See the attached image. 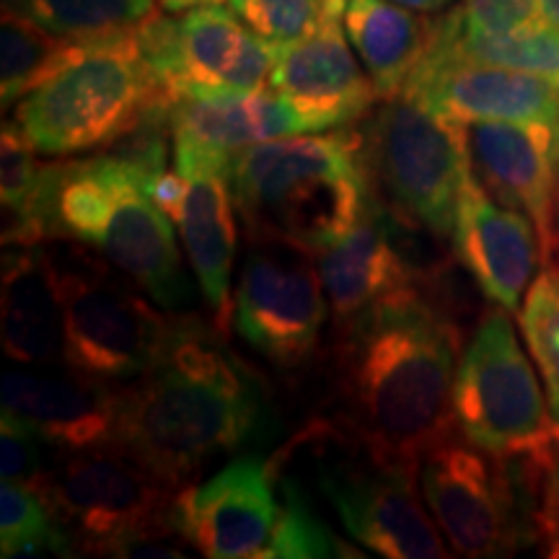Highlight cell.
I'll return each mask as SVG.
<instances>
[{
  "label": "cell",
  "mask_w": 559,
  "mask_h": 559,
  "mask_svg": "<svg viewBox=\"0 0 559 559\" xmlns=\"http://www.w3.org/2000/svg\"><path fill=\"white\" fill-rule=\"evenodd\" d=\"M140 50L171 102L190 94L270 88L277 45L249 29L234 9L213 3L181 16H153L138 29Z\"/></svg>",
  "instance_id": "7c38bea8"
},
{
  "label": "cell",
  "mask_w": 559,
  "mask_h": 559,
  "mask_svg": "<svg viewBox=\"0 0 559 559\" xmlns=\"http://www.w3.org/2000/svg\"><path fill=\"white\" fill-rule=\"evenodd\" d=\"M544 549H547V551H544V555H547V557L559 559V534L551 536V539H549L547 544H544Z\"/></svg>",
  "instance_id": "ab89813d"
},
{
  "label": "cell",
  "mask_w": 559,
  "mask_h": 559,
  "mask_svg": "<svg viewBox=\"0 0 559 559\" xmlns=\"http://www.w3.org/2000/svg\"><path fill=\"white\" fill-rule=\"evenodd\" d=\"M519 330L559 423V264H544L519 309Z\"/></svg>",
  "instance_id": "f546056e"
},
{
  "label": "cell",
  "mask_w": 559,
  "mask_h": 559,
  "mask_svg": "<svg viewBox=\"0 0 559 559\" xmlns=\"http://www.w3.org/2000/svg\"><path fill=\"white\" fill-rule=\"evenodd\" d=\"M86 41L60 37L24 13L3 9L0 21V99L9 109L73 62Z\"/></svg>",
  "instance_id": "4316f807"
},
{
  "label": "cell",
  "mask_w": 559,
  "mask_h": 559,
  "mask_svg": "<svg viewBox=\"0 0 559 559\" xmlns=\"http://www.w3.org/2000/svg\"><path fill=\"white\" fill-rule=\"evenodd\" d=\"M453 425L469 443L500 459H542L557 451L559 423L547 389L502 306L481 313L461 349Z\"/></svg>",
  "instance_id": "8fae6325"
},
{
  "label": "cell",
  "mask_w": 559,
  "mask_h": 559,
  "mask_svg": "<svg viewBox=\"0 0 559 559\" xmlns=\"http://www.w3.org/2000/svg\"><path fill=\"white\" fill-rule=\"evenodd\" d=\"M223 3V0H158V5L169 13H185L192 9H200V5H213Z\"/></svg>",
  "instance_id": "74e56055"
},
{
  "label": "cell",
  "mask_w": 559,
  "mask_h": 559,
  "mask_svg": "<svg viewBox=\"0 0 559 559\" xmlns=\"http://www.w3.org/2000/svg\"><path fill=\"white\" fill-rule=\"evenodd\" d=\"M539 534L542 547L559 534V445L544 464L542 500H539Z\"/></svg>",
  "instance_id": "d590c367"
},
{
  "label": "cell",
  "mask_w": 559,
  "mask_h": 559,
  "mask_svg": "<svg viewBox=\"0 0 559 559\" xmlns=\"http://www.w3.org/2000/svg\"><path fill=\"white\" fill-rule=\"evenodd\" d=\"M148 171L102 151L60 158L45 169L47 241L73 239L96 249L166 311H187L194 285L171 221L145 192Z\"/></svg>",
  "instance_id": "277c9868"
},
{
  "label": "cell",
  "mask_w": 559,
  "mask_h": 559,
  "mask_svg": "<svg viewBox=\"0 0 559 559\" xmlns=\"http://www.w3.org/2000/svg\"><path fill=\"white\" fill-rule=\"evenodd\" d=\"M66 317V366L91 379L130 383L169 345L177 311H166L86 243L50 239Z\"/></svg>",
  "instance_id": "9c48e42d"
},
{
  "label": "cell",
  "mask_w": 559,
  "mask_h": 559,
  "mask_svg": "<svg viewBox=\"0 0 559 559\" xmlns=\"http://www.w3.org/2000/svg\"><path fill=\"white\" fill-rule=\"evenodd\" d=\"M298 440L311 453L313 489L355 544L389 559L451 557L423 506L419 461L383 456L337 423H313Z\"/></svg>",
  "instance_id": "ba28073f"
},
{
  "label": "cell",
  "mask_w": 559,
  "mask_h": 559,
  "mask_svg": "<svg viewBox=\"0 0 559 559\" xmlns=\"http://www.w3.org/2000/svg\"><path fill=\"white\" fill-rule=\"evenodd\" d=\"M145 192H148L153 205H156L166 218L177 223L181 207H185L187 192H190V179L177 169L153 171L145 177Z\"/></svg>",
  "instance_id": "e575fe53"
},
{
  "label": "cell",
  "mask_w": 559,
  "mask_h": 559,
  "mask_svg": "<svg viewBox=\"0 0 559 559\" xmlns=\"http://www.w3.org/2000/svg\"><path fill=\"white\" fill-rule=\"evenodd\" d=\"M3 9L24 13L60 37L96 41L138 32L158 16V0H3Z\"/></svg>",
  "instance_id": "83f0119b"
},
{
  "label": "cell",
  "mask_w": 559,
  "mask_h": 559,
  "mask_svg": "<svg viewBox=\"0 0 559 559\" xmlns=\"http://www.w3.org/2000/svg\"><path fill=\"white\" fill-rule=\"evenodd\" d=\"M451 249L481 296L510 313H519L544 267L542 236L534 221L495 200L472 166L461 185Z\"/></svg>",
  "instance_id": "2e32d148"
},
{
  "label": "cell",
  "mask_w": 559,
  "mask_h": 559,
  "mask_svg": "<svg viewBox=\"0 0 559 559\" xmlns=\"http://www.w3.org/2000/svg\"><path fill=\"white\" fill-rule=\"evenodd\" d=\"M402 94L456 124H559V83L523 70L451 58L436 47L415 68Z\"/></svg>",
  "instance_id": "9a60e30c"
},
{
  "label": "cell",
  "mask_w": 559,
  "mask_h": 559,
  "mask_svg": "<svg viewBox=\"0 0 559 559\" xmlns=\"http://www.w3.org/2000/svg\"><path fill=\"white\" fill-rule=\"evenodd\" d=\"M122 383L91 379L73 368L3 370L0 402L39 430L60 453L109 449L120 425Z\"/></svg>",
  "instance_id": "d6986e66"
},
{
  "label": "cell",
  "mask_w": 559,
  "mask_h": 559,
  "mask_svg": "<svg viewBox=\"0 0 559 559\" xmlns=\"http://www.w3.org/2000/svg\"><path fill=\"white\" fill-rule=\"evenodd\" d=\"M342 24L381 99L402 94L438 32V19L419 16L394 0H347Z\"/></svg>",
  "instance_id": "cb8c5ba5"
},
{
  "label": "cell",
  "mask_w": 559,
  "mask_h": 559,
  "mask_svg": "<svg viewBox=\"0 0 559 559\" xmlns=\"http://www.w3.org/2000/svg\"><path fill=\"white\" fill-rule=\"evenodd\" d=\"M555 228H557V254H559V177H557V202H555Z\"/></svg>",
  "instance_id": "60d3db41"
},
{
  "label": "cell",
  "mask_w": 559,
  "mask_h": 559,
  "mask_svg": "<svg viewBox=\"0 0 559 559\" xmlns=\"http://www.w3.org/2000/svg\"><path fill=\"white\" fill-rule=\"evenodd\" d=\"M0 555L75 557L73 539L34 487L3 481L0 487Z\"/></svg>",
  "instance_id": "f1b7e54d"
},
{
  "label": "cell",
  "mask_w": 559,
  "mask_h": 559,
  "mask_svg": "<svg viewBox=\"0 0 559 559\" xmlns=\"http://www.w3.org/2000/svg\"><path fill=\"white\" fill-rule=\"evenodd\" d=\"M251 243L230 330L272 368L298 370L317 355L330 309L319 264L288 243Z\"/></svg>",
  "instance_id": "4fadbf2b"
},
{
  "label": "cell",
  "mask_w": 559,
  "mask_h": 559,
  "mask_svg": "<svg viewBox=\"0 0 559 559\" xmlns=\"http://www.w3.org/2000/svg\"><path fill=\"white\" fill-rule=\"evenodd\" d=\"M187 179H190V192L177 218L181 247L213 321L221 332L228 334L234 321L230 280H234L236 247H239V226H236L239 210L226 171H200Z\"/></svg>",
  "instance_id": "7402d4cb"
},
{
  "label": "cell",
  "mask_w": 559,
  "mask_h": 559,
  "mask_svg": "<svg viewBox=\"0 0 559 559\" xmlns=\"http://www.w3.org/2000/svg\"><path fill=\"white\" fill-rule=\"evenodd\" d=\"M249 29L285 45L319 29L324 21L345 16L347 0H228Z\"/></svg>",
  "instance_id": "1f68e13d"
},
{
  "label": "cell",
  "mask_w": 559,
  "mask_h": 559,
  "mask_svg": "<svg viewBox=\"0 0 559 559\" xmlns=\"http://www.w3.org/2000/svg\"><path fill=\"white\" fill-rule=\"evenodd\" d=\"M464 326L423 290L337 326V425L383 456L419 461L451 432Z\"/></svg>",
  "instance_id": "7a4b0ae2"
},
{
  "label": "cell",
  "mask_w": 559,
  "mask_h": 559,
  "mask_svg": "<svg viewBox=\"0 0 559 559\" xmlns=\"http://www.w3.org/2000/svg\"><path fill=\"white\" fill-rule=\"evenodd\" d=\"M342 29V19H330L306 37L277 45L270 88L290 102L313 132L347 128L381 102Z\"/></svg>",
  "instance_id": "ffe728a7"
},
{
  "label": "cell",
  "mask_w": 559,
  "mask_h": 559,
  "mask_svg": "<svg viewBox=\"0 0 559 559\" xmlns=\"http://www.w3.org/2000/svg\"><path fill=\"white\" fill-rule=\"evenodd\" d=\"M275 469V466H272ZM283 513L264 559H296V557H360L349 544L340 539L311 508L309 495L293 477H283L275 469Z\"/></svg>",
  "instance_id": "4dcf8cb0"
},
{
  "label": "cell",
  "mask_w": 559,
  "mask_h": 559,
  "mask_svg": "<svg viewBox=\"0 0 559 559\" xmlns=\"http://www.w3.org/2000/svg\"><path fill=\"white\" fill-rule=\"evenodd\" d=\"M3 353L19 366H66V317L45 243L3 251Z\"/></svg>",
  "instance_id": "44dd1931"
},
{
  "label": "cell",
  "mask_w": 559,
  "mask_h": 559,
  "mask_svg": "<svg viewBox=\"0 0 559 559\" xmlns=\"http://www.w3.org/2000/svg\"><path fill=\"white\" fill-rule=\"evenodd\" d=\"M432 47L459 60L523 70L559 83V29L544 21L513 34H474L461 26L459 9L438 16Z\"/></svg>",
  "instance_id": "d4e9b609"
},
{
  "label": "cell",
  "mask_w": 559,
  "mask_h": 559,
  "mask_svg": "<svg viewBox=\"0 0 559 559\" xmlns=\"http://www.w3.org/2000/svg\"><path fill=\"white\" fill-rule=\"evenodd\" d=\"M171 99L140 50L138 32L86 41L83 52L13 109L41 156L107 151Z\"/></svg>",
  "instance_id": "5b68a950"
},
{
  "label": "cell",
  "mask_w": 559,
  "mask_h": 559,
  "mask_svg": "<svg viewBox=\"0 0 559 559\" xmlns=\"http://www.w3.org/2000/svg\"><path fill=\"white\" fill-rule=\"evenodd\" d=\"M466 145L472 169L485 190L534 221L542 236L544 264L555 262L559 124L472 122L466 124Z\"/></svg>",
  "instance_id": "ac0fdd59"
},
{
  "label": "cell",
  "mask_w": 559,
  "mask_h": 559,
  "mask_svg": "<svg viewBox=\"0 0 559 559\" xmlns=\"http://www.w3.org/2000/svg\"><path fill=\"white\" fill-rule=\"evenodd\" d=\"M300 132H313L309 120L272 88L179 96L171 104L174 169L185 177L228 174L239 151Z\"/></svg>",
  "instance_id": "e0dca14e"
},
{
  "label": "cell",
  "mask_w": 559,
  "mask_h": 559,
  "mask_svg": "<svg viewBox=\"0 0 559 559\" xmlns=\"http://www.w3.org/2000/svg\"><path fill=\"white\" fill-rule=\"evenodd\" d=\"M37 148L16 122L0 130V205H3V247H32L47 241L45 169Z\"/></svg>",
  "instance_id": "484cf974"
},
{
  "label": "cell",
  "mask_w": 559,
  "mask_h": 559,
  "mask_svg": "<svg viewBox=\"0 0 559 559\" xmlns=\"http://www.w3.org/2000/svg\"><path fill=\"white\" fill-rule=\"evenodd\" d=\"M358 130L368 200L451 241L472 166L466 124L400 94L381 99Z\"/></svg>",
  "instance_id": "30bf717a"
},
{
  "label": "cell",
  "mask_w": 559,
  "mask_h": 559,
  "mask_svg": "<svg viewBox=\"0 0 559 559\" xmlns=\"http://www.w3.org/2000/svg\"><path fill=\"white\" fill-rule=\"evenodd\" d=\"M539 9L544 21L559 29V0H539Z\"/></svg>",
  "instance_id": "f35d334b"
},
{
  "label": "cell",
  "mask_w": 559,
  "mask_h": 559,
  "mask_svg": "<svg viewBox=\"0 0 559 559\" xmlns=\"http://www.w3.org/2000/svg\"><path fill=\"white\" fill-rule=\"evenodd\" d=\"M228 185L251 241L288 243L319 257L368 213L360 130L249 145L230 160Z\"/></svg>",
  "instance_id": "3957f363"
},
{
  "label": "cell",
  "mask_w": 559,
  "mask_h": 559,
  "mask_svg": "<svg viewBox=\"0 0 559 559\" xmlns=\"http://www.w3.org/2000/svg\"><path fill=\"white\" fill-rule=\"evenodd\" d=\"M34 489L79 555L185 557L190 547L174 528L177 489L115 445L58 453Z\"/></svg>",
  "instance_id": "52a82bcc"
},
{
  "label": "cell",
  "mask_w": 559,
  "mask_h": 559,
  "mask_svg": "<svg viewBox=\"0 0 559 559\" xmlns=\"http://www.w3.org/2000/svg\"><path fill=\"white\" fill-rule=\"evenodd\" d=\"M277 432L260 370L234 353L215 321L177 311L160 358L122 383L115 449L181 489L221 459L272 443Z\"/></svg>",
  "instance_id": "6da1fadb"
},
{
  "label": "cell",
  "mask_w": 559,
  "mask_h": 559,
  "mask_svg": "<svg viewBox=\"0 0 559 559\" xmlns=\"http://www.w3.org/2000/svg\"><path fill=\"white\" fill-rule=\"evenodd\" d=\"M58 449L29 423L3 412L0 415V477L3 481L37 487L58 459Z\"/></svg>",
  "instance_id": "d6a6232c"
},
{
  "label": "cell",
  "mask_w": 559,
  "mask_h": 559,
  "mask_svg": "<svg viewBox=\"0 0 559 559\" xmlns=\"http://www.w3.org/2000/svg\"><path fill=\"white\" fill-rule=\"evenodd\" d=\"M394 3L404 5V9L419 11V13H438V11L449 9L453 0H394Z\"/></svg>",
  "instance_id": "8d00e7d4"
},
{
  "label": "cell",
  "mask_w": 559,
  "mask_h": 559,
  "mask_svg": "<svg viewBox=\"0 0 559 559\" xmlns=\"http://www.w3.org/2000/svg\"><path fill=\"white\" fill-rule=\"evenodd\" d=\"M459 16L474 34H513L544 24L539 0H464Z\"/></svg>",
  "instance_id": "836d02e7"
},
{
  "label": "cell",
  "mask_w": 559,
  "mask_h": 559,
  "mask_svg": "<svg viewBox=\"0 0 559 559\" xmlns=\"http://www.w3.org/2000/svg\"><path fill=\"white\" fill-rule=\"evenodd\" d=\"M319 272L334 317V330L347 321L419 290L415 272L391 247L373 215L366 213L345 239L319 254Z\"/></svg>",
  "instance_id": "603a6c76"
},
{
  "label": "cell",
  "mask_w": 559,
  "mask_h": 559,
  "mask_svg": "<svg viewBox=\"0 0 559 559\" xmlns=\"http://www.w3.org/2000/svg\"><path fill=\"white\" fill-rule=\"evenodd\" d=\"M283 498L272 461L241 453L205 481L177 489L174 528L210 559H264Z\"/></svg>",
  "instance_id": "5bb4252c"
},
{
  "label": "cell",
  "mask_w": 559,
  "mask_h": 559,
  "mask_svg": "<svg viewBox=\"0 0 559 559\" xmlns=\"http://www.w3.org/2000/svg\"><path fill=\"white\" fill-rule=\"evenodd\" d=\"M551 459H500L453 428L419 456V489L453 555L513 557L542 547V472Z\"/></svg>",
  "instance_id": "8992f818"
}]
</instances>
